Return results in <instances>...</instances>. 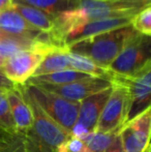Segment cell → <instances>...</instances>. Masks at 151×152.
Segmentation results:
<instances>
[{"mask_svg": "<svg viewBox=\"0 0 151 152\" xmlns=\"http://www.w3.org/2000/svg\"><path fill=\"white\" fill-rule=\"evenodd\" d=\"M19 88L32 114V125L23 136L24 152H57L58 147L66 142L71 134L63 130L40 109L24 88V85L19 86Z\"/></svg>", "mask_w": 151, "mask_h": 152, "instance_id": "obj_1", "label": "cell"}, {"mask_svg": "<svg viewBox=\"0 0 151 152\" xmlns=\"http://www.w3.org/2000/svg\"><path fill=\"white\" fill-rule=\"evenodd\" d=\"M136 32L131 25H127L76 42L67 51L87 57L101 67L109 69L126 42Z\"/></svg>", "mask_w": 151, "mask_h": 152, "instance_id": "obj_2", "label": "cell"}, {"mask_svg": "<svg viewBox=\"0 0 151 152\" xmlns=\"http://www.w3.org/2000/svg\"><path fill=\"white\" fill-rule=\"evenodd\" d=\"M24 88L32 96L40 109L55 123L58 124L67 134H71V128L78 120L80 102L64 99L36 85L26 83L24 85Z\"/></svg>", "mask_w": 151, "mask_h": 152, "instance_id": "obj_3", "label": "cell"}, {"mask_svg": "<svg viewBox=\"0 0 151 152\" xmlns=\"http://www.w3.org/2000/svg\"><path fill=\"white\" fill-rule=\"evenodd\" d=\"M148 65H151V38L136 32L112 62L109 70L119 76L131 77Z\"/></svg>", "mask_w": 151, "mask_h": 152, "instance_id": "obj_4", "label": "cell"}, {"mask_svg": "<svg viewBox=\"0 0 151 152\" xmlns=\"http://www.w3.org/2000/svg\"><path fill=\"white\" fill-rule=\"evenodd\" d=\"M111 84H118L125 87L129 96V108L126 122L150 109L151 104V65L131 77L115 75L110 72ZM125 122V123H126Z\"/></svg>", "mask_w": 151, "mask_h": 152, "instance_id": "obj_5", "label": "cell"}, {"mask_svg": "<svg viewBox=\"0 0 151 152\" xmlns=\"http://www.w3.org/2000/svg\"><path fill=\"white\" fill-rule=\"evenodd\" d=\"M58 49L49 44H42L32 50L17 53L6 59L2 67V72L16 86L25 85L27 81L32 78L39 63L47 54Z\"/></svg>", "mask_w": 151, "mask_h": 152, "instance_id": "obj_6", "label": "cell"}, {"mask_svg": "<svg viewBox=\"0 0 151 152\" xmlns=\"http://www.w3.org/2000/svg\"><path fill=\"white\" fill-rule=\"evenodd\" d=\"M129 96L126 88L112 84V91L98 118L95 132L101 134L118 132L126 122Z\"/></svg>", "mask_w": 151, "mask_h": 152, "instance_id": "obj_7", "label": "cell"}, {"mask_svg": "<svg viewBox=\"0 0 151 152\" xmlns=\"http://www.w3.org/2000/svg\"><path fill=\"white\" fill-rule=\"evenodd\" d=\"M151 109L126 122L118 130L121 146L124 152H145L150 146Z\"/></svg>", "mask_w": 151, "mask_h": 152, "instance_id": "obj_8", "label": "cell"}, {"mask_svg": "<svg viewBox=\"0 0 151 152\" xmlns=\"http://www.w3.org/2000/svg\"><path fill=\"white\" fill-rule=\"evenodd\" d=\"M36 86H39L40 88L51 92V93L56 94V95L60 96L64 99L80 102L86 97L92 95V94L110 88L112 84L107 79L90 77V78L65 85L38 84Z\"/></svg>", "mask_w": 151, "mask_h": 152, "instance_id": "obj_9", "label": "cell"}, {"mask_svg": "<svg viewBox=\"0 0 151 152\" xmlns=\"http://www.w3.org/2000/svg\"><path fill=\"white\" fill-rule=\"evenodd\" d=\"M133 17H123V18H109L103 20H95L84 23L74 27L64 35L62 45L64 49H69L71 46L83 39H86L91 36L104 33V32L111 31L117 28L131 25Z\"/></svg>", "mask_w": 151, "mask_h": 152, "instance_id": "obj_10", "label": "cell"}, {"mask_svg": "<svg viewBox=\"0 0 151 152\" xmlns=\"http://www.w3.org/2000/svg\"><path fill=\"white\" fill-rule=\"evenodd\" d=\"M111 91L112 86L103 91L92 94L80 102V109H79L77 122L85 126L89 132H95L97 121L111 94Z\"/></svg>", "mask_w": 151, "mask_h": 152, "instance_id": "obj_11", "label": "cell"}, {"mask_svg": "<svg viewBox=\"0 0 151 152\" xmlns=\"http://www.w3.org/2000/svg\"><path fill=\"white\" fill-rule=\"evenodd\" d=\"M5 92L16 130L19 134L24 136L32 125V114L30 108L25 102L19 86H16L10 90H6Z\"/></svg>", "mask_w": 151, "mask_h": 152, "instance_id": "obj_12", "label": "cell"}, {"mask_svg": "<svg viewBox=\"0 0 151 152\" xmlns=\"http://www.w3.org/2000/svg\"><path fill=\"white\" fill-rule=\"evenodd\" d=\"M0 30L9 35L29 37H35L39 33L10 6L0 12Z\"/></svg>", "mask_w": 151, "mask_h": 152, "instance_id": "obj_13", "label": "cell"}, {"mask_svg": "<svg viewBox=\"0 0 151 152\" xmlns=\"http://www.w3.org/2000/svg\"><path fill=\"white\" fill-rule=\"evenodd\" d=\"M10 7L21 15L29 24L39 32L50 33L55 27V16L28 5L12 2Z\"/></svg>", "mask_w": 151, "mask_h": 152, "instance_id": "obj_14", "label": "cell"}, {"mask_svg": "<svg viewBox=\"0 0 151 152\" xmlns=\"http://www.w3.org/2000/svg\"><path fill=\"white\" fill-rule=\"evenodd\" d=\"M38 34L35 37L5 34L2 37V39L0 40V55L3 58L8 59L9 57L14 56L17 53L23 52V51L32 50V49L36 48L39 45L47 44V42H42L38 38Z\"/></svg>", "mask_w": 151, "mask_h": 152, "instance_id": "obj_15", "label": "cell"}, {"mask_svg": "<svg viewBox=\"0 0 151 152\" xmlns=\"http://www.w3.org/2000/svg\"><path fill=\"white\" fill-rule=\"evenodd\" d=\"M66 56L71 69L83 72V74H86L91 77H95V78H103L109 80L110 70L98 66L87 57L76 54V53H73L71 51H67Z\"/></svg>", "mask_w": 151, "mask_h": 152, "instance_id": "obj_16", "label": "cell"}, {"mask_svg": "<svg viewBox=\"0 0 151 152\" xmlns=\"http://www.w3.org/2000/svg\"><path fill=\"white\" fill-rule=\"evenodd\" d=\"M90 77L91 76H88V75L77 72V70L74 69H64V70H60V72H53V74L32 77V78H30L27 81V83L32 85H38V84L65 85L73 82H77V81H80V80H84V79L90 78Z\"/></svg>", "mask_w": 151, "mask_h": 152, "instance_id": "obj_17", "label": "cell"}, {"mask_svg": "<svg viewBox=\"0 0 151 152\" xmlns=\"http://www.w3.org/2000/svg\"><path fill=\"white\" fill-rule=\"evenodd\" d=\"M66 52L67 50H55L47 54L34 72L33 77L53 74V72L64 69H71L69 65Z\"/></svg>", "mask_w": 151, "mask_h": 152, "instance_id": "obj_18", "label": "cell"}, {"mask_svg": "<svg viewBox=\"0 0 151 152\" xmlns=\"http://www.w3.org/2000/svg\"><path fill=\"white\" fill-rule=\"evenodd\" d=\"M12 2L37 8L52 16L71 10V0H12Z\"/></svg>", "mask_w": 151, "mask_h": 152, "instance_id": "obj_19", "label": "cell"}, {"mask_svg": "<svg viewBox=\"0 0 151 152\" xmlns=\"http://www.w3.org/2000/svg\"><path fill=\"white\" fill-rule=\"evenodd\" d=\"M117 132L101 134V132H90L83 142L87 145L91 152H105L113 142Z\"/></svg>", "mask_w": 151, "mask_h": 152, "instance_id": "obj_20", "label": "cell"}, {"mask_svg": "<svg viewBox=\"0 0 151 152\" xmlns=\"http://www.w3.org/2000/svg\"><path fill=\"white\" fill-rule=\"evenodd\" d=\"M0 129L8 134H18L6 97V92L4 90H0Z\"/></svg>", "mask_w": 151, "mask_h": 152, "instance_id": "obj_21", "label": "cell"}, {"mask_svg": "<svg viewBox=\"0 0 151 152\" xmlns=\"http://www.w3.org/2000/svg\"><path fill=\"white\" fill-rule=\"evenodd\" d=\"M0 152H24L23 136L0 129Z\"/></svg>", "mask_w": 151, "mask_h": 152, "instance_id": "obj_22", "label": "cell"}, {"mask_svg": "<svg viewBox=\"0 0 151 152\" xmlns=\"http://www.w3.org/2000/svg\"><path fill=\"white\" fill-rule=\"evenodd\" d=\"M131 25L137 32L146 36L151 35V6H147L137 15H135L131 20Z\"/></svg>", "mask_w": 151, "mask_h": 152, "instance_id": "obj_23", "label": "cell"}, {"mask_svg": "<svg viewBox=\"0 0 151 152\" xmlns=\"http://www.w3.org/2000/svg\"><path fill=\"white\" fill-rule=\"evenodd\" d=\"M66 146L69 152H82L86 144L80 139L71 136L69 140L66 141Z\"/></svg>", "mask_w": 151, "mask_h": 152, "instance_id": "obj_24", "label": "cell"}, {"mask_svg": "<svg viewBox=\"0 0 151 152\" xmlns=\"http://www.w3.org/2000/svg\"><path fill=\"white\" fill-rule=\"evenodd\" d=\"M89 130L87 129L85 126H83L82 124L80 123H77L74 125V127L71 128V137H75V138L80 139L81 141H84V139L87 137V134H89Z\"/></svg>", "mask_w": 151, "mask_h": 152, "instance_id": "obj_25", "label": "cell"}, {"mask_svg": "<svg viewBox=\"0 0 151 152\" xmlns=\"http://www.w3.org/2000/svg\"><path fill=\"white\" fill-rule=\"evenodd\" d=\"M117 1L138 8H145L147 6H151V0H117Z\"/></svg>", "mask_w": 151, "mask_h": 152, "instance_id": "obj_26", "label": "cell"}, {"mask_svg": "<svg viewBox=\"0 0 151 152\" xmlns=\"http://www.w3.org/2000/svg\"><path fill=\"white\" fill-rule=\"evenodd\" d=\"M15 87H16V85L12 84L0 69V90H10V89H14Z\"/></svg>", "mask_w": 151, "mask_h": 152, "instance_id": "obj_27", "label": "cell"}, {"mask_svg": "<svg viewBox=\"0 0 151 152\" xmlns=\"http://www.w3.org/2000/svg\"><path fill=\"white\" fill-rule=\"evenodd\" d=\"M105 152H124L122 149V146H121L120 138H119V136H118V132L116 134L113 142L111 143L109 148H108Z\"/></svg>", "mask_w": 151, "mask_h": 152, "instance_id": "obj_28", "label": "cell"}, {"mask_svg": "<svg viewBox=\"0 0 151 152\" xmlns=\"http://www.w3.org/2000/svg\"><path fill=\"white\" fill-rule=\"evenodd\" d=\"M12 3V0H0V12L8 8Z\"/></svg>", "mask_w": 151, "mask_h": 152, "instance_id": "obj_29", "label": "cell"}, {"mask_svg": "<svg viewBox=\"0 0 151 152\" xmlns=\"http://www.w3.org/2000/svg\"><path fill=\"white\" fill-rule=\"evenodd\" d=\"M5 61H6V59L3 58V57L0 55V69H2V67H3L4 64H5Z\"/></svg>", "mask_w": 151, "mask_h": 152, "instance_id": "obj_30", "label": "cell"}, {"mask_svg": "<svg viewBox=\"0 0 151 152\" xmlns=\"http://www.w3.org/2000/svg\"><path fill=\"white\" fill-rule=\"evenodd\" d=\"M4 35H5V33H4V32H2L1 30H0V40L2 39V37H3Z\"/></svg>", "mask_w": 151, "mask_h": 152, "instance_id": "obj_31", "label": "cell"}, {"mask_svg": "<svg viewBox=\"0 0 151 152\" xmlns=\"http://www.w3.org/2000/svg\"><path fill=\"white\" fill-rule=\"evenodd\" d=\"M151 151V147L149 146V147H148V148L147 149H146V150H145V152H150Z\"/></svg>", "mask_w": 151, "mask_h": 152, "instance_id": "obj_32", "label": "cell"}]
</instances>
